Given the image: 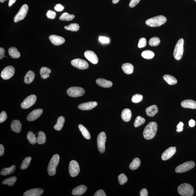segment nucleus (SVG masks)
I'll list each match as a JSON object with an SVG mask.
<instances>
[{"label":"nucleus","mask_w":196,"mask_h":196,"mask_svg":"<svg viewBox=\"0 0 196 196\" xmlns=\"http://www.w3.org/2000/svg\"><path fill=\"white\" fill-rule=\"evenodd\" d=\"M158 109L156 105H153L147 108L146 109L147 116L149 117H153L158 113Z\"/></svg>","instance_id":"obj_24"},{"label":"nucleus","mask_w":196,"mask_h":196,"mask_svg":"<svg viewBox=\"0 0 196 196\" xmlns=\"http://www.w3.org/2000/svg\"><path fill=\"white\" fill-rule=\"evenodd\" d=\"M181 106L183 107L190 109H196V101L191 100H185L182 102Z\"/></svg>","instance_id":"obj_22"},{"label":"nucleus","mask_w":196,"mask_h":196,"mask_svg":"<svg viewBox=\"0 0 196 196\" xmlns=\"http://www.w3.org/2000/svg\"><path fill=\"white\" fill-rule=\"evenodd\" d=\"M15 72V70L14 67L12 66H9L5 67L1 72V77L4 80L10 79L14 76Z\"/></svg>","instance_id":"obj_12"},{"label":"nucleus","mask_w":196,"mask_h":196,"mask_svg":"<svg viewBox=\"0 0 196 196\" xmlns=\"http://www.w3.org/2000/svg\"><path fill=\"white\" fill-rule=\"evenodd\" d=\"M142 57L147 59H150L153 58L154 56V53L150 50H146L142 52L141 54Z\"/></svg>","instance_id":"obj_39"},{"label":"nucleus","mask_w":196,"mask_h":196,"mask_svg":"<svg viewBox=\"0 0 196 196\" xmlns=\"http://www.w3.org/2000/svg\"><path fill=\"white\" fill-rule=\"evenodd\" d=\"M6 1H7V0H0V1H1V3H4Z\"/></svg>","instance_id":"obj_60"},{"label":"nucleus","mask_w":196,"mask_h":196,"mask_svg":"<svg viewBox=\"0 0 196 196\" xmlns=\"http://www.w3.org/2000/svg\"><path fill=\"white\" fill-rule=\"evenodd\" d=\"M78 128H79L80 131L85 139H90V135L88 130L85 127L81 124H80L78 125Z\"/></svg>","instance_id":"obj_33"},{"label":"nucleus","mask_w":196,"mask_h":196,"mask_svg":"<svg viewBox=\"0 0 196 196\" xmlns=\"http://www.w3.org/2000/svg\"><path fill=\"white\" fill-rule=\"evenodd\" d=\"M64 29L67 30L71 31H78L80 29L79 25L77 23H71L68 26L64 27Z\"/></svg>","instance_id":"obj_40"},{"label":"nucleus","mask_w":196,"mask_h":196,"mask_svg":"<svg viewBox=\"0 0 196 196\" xmlns=\"http://www.w3.org/2000/svg\"><path fill=\"white\" fill-rule=\"evenodd\" d=\"M4 54H5V50L4 48H0V59H1L4 57Z\"/></svg>","instance_id":"obj_55"},{"label":"nucleus","mask_w":196,"mask_h":196,"mask_svg":"<svg viewBox=\"0 0 196 196\" xmlns=\"http://www.w3.org/2000/svg\"><path fill=\"white\" fill-rule=\"evenodd\" d=\"M131 110L129 109H125L122 111L121 118L124 121L126 122L129 121L131 120Z\"/></svg>","instance_id":"obj_25"},{"label":"nucleus","mask_w":196,"mask_h":196,"mask_svg":"<svg viewBox=\"0 0 196 196\" xmlns=\"http://www.w3.org/2000/svg\"><path fill=\"white\" fill-rule=\"evenodd\" d=\"M118 180L120 185H124L128 181L127 177L126 176L125 174H121L118 175Z\"/></svg>","instance_id":"obj_44"},{"label":"nucleus","mask_w":196,"mask_h":196,"mask_svg":"<svg viewBox=\"0 0 196 196\" xmlns=\"http://www.w3.org/2000/svg\"><path fill=\"white\" fill-rule=\"evenodd\" d=\"M37 97L35 95H29L25 98L21 104V107L23 109H27L33 106L37 101Z\"/></svg>","instance_id":"obj_10"},{"label":"nucleus","mask_w":196,"mask_h":196,"mask_svg":"<svg viewBox=\"0 0 196 196\" xmlns=\"http://www.w3.org/2000/svg\"><path fill=\"white\" fill-rule=\"evenodd\" d=\"M64 6L60 4H56L54 7L55 10L58 12L62 11L64 10Z\"/></svg>","instance_id":"obj_50"},{"label":"nucleus","mask_w":196,"mask_h":196,"mask_svg":"<svg viewBox=\"0 0 196 196\" xmlns=\"http://www.w3.org/2000/svg\"><path fill=\"white\" fill-rule=\"evenodd\" d=\"M195 121L194 120L191 119L189 122V125L191 127H193L195 125Z\"/></svg>","instance_id":"obj_57"},{"label":"nucleus","mask_w":196,"mask_h":196,"mask_svg":"<svg viewBox=\"0 0 196 196\" xmlns=\"http://www.w3.org/2000/svg\"><path fill=\"white\" fill-rule=\"evenodd\" d=\"M120 0H113L112 2L113 4H116L119 2Z\"/></svg>","instance_id":"obj_59"},{"label":"nucleus","mask_w":196,"mask_h":196,"mask_svg":"<svg viewBox=\"0 0 196 196\" xmlns=\"http://www.w3.org/2000/svg\"><path fill=\"white\" fill-rule=\"evenodd\" d=\"M141 0H131L129 3V7L133 8L135 7L139 4Z\"/></svg>","instance_id":"obj_51"},{"label":"nucleus","mask_w":196,"mask_h":196,"mask_svg":"<svg viewBox=\"0 0 196 196\" xmlns=\"http://www.w3.org/2000/svg\"><path fill=\"white\" fill-rule=\"evenodd\" d=\"M46 141V135L44 132L42 131H39L38 136L37 138V143L38 144H44Z\"/></svg>","instance_id":"obj_34"},{"label":"nucleus","mask_w":196,"mask_h":196,"mask_svg":"<svg viewBox=\"0 0 196 196\" xmlns=\"http://www.w3.org/2000/svg\"><path fill=\"white\" fill-rule=\"evenodd\" d=\"M194 1H195L196 2V0H194Z\"/></svg>","instance_id":"obj_61"},{"label":"nucleus","mask_w":196,"mask_h":196,"mask_svg":"<svg viewBox=\"0 0 196 196\" xmlns=\"http://www.w3.org/2000/svg\"><path fill=\"white\" fill-rule=\"evenodd\" d=\"M99 40L103 44L109 43L110 42L109 38L105 37H99Z\"/></svg>","instance_id":"obj_49"},{"label":"nucleus","mask_w":196,"mask_h":196,"mask_svg":"<svg viewBox=\"0 0 196 196\" xmlns=\"http://www.w3.org/2000/svg\"><path fill=\"white\" fill-rule=\"evenodd\" d=\"M176 151V147H169L162 153L161 158L163 161H167L173 156Z\"/></svg>","instance_id":"obj_14"},{"label":"nucleus","mask_w":196,"mask_h":196,"mask_svg":"<svg viewBox=\"0 0 196 196\" xmlns=\"http://www.w3.org/2000/svg\"><path fill=\"white\" fill-rule=\"evenodd\" d=\"M160 43V40L158 37H152L149 41V45L151 46H158Z\"/></svg>","instance_id":"obj_43"},{"label":"nucleus","mask_w":196,"mask_h":196,"mask_svg":"<svg viewBox=\"0 0 196 196\" xmlns=\"http://www.w3.org/2000/svg\"><path fill=\"white\" fill-rule=\"evenodd\" d=\"M11 129L14 132L19 133L22 130V124L19 121L13 120L11 124Z\"/></svg>","instance_id":"obj_23"},{"label":"nucleus","mask_w":196,"mask_h":196,"mask_svg":"<svg viewBox=\"0 0 196 196\" xmlns=\"http://www.w3.org/2000/svg\"><path fill=\"white\" fill-rule=\"evenodd\" d=\"M122 70L126 74L129 75L132 73L134 70V67L132 64L126 63L123 64L122 66Z\"/></svg>","instance_id":"obj_27"},{"label":"nucleus","mask_w":196,"mask_h":196,"mask_svg":"<svg viewBox=\"0 0 196 196\" xmlns=\"http://www.w3.org/2000/svg\"><path fill=\"white\" fill-rule=\"evenodd\" d=\"M4 148L2 144L0 145V156H2L4 154Z\"/></svg>","instance_id":"obj_56"},{"label":"nucleus","mask_w":196,"mask_h":196,"mask_svg":"<svg viewBox=\"0 0 196 196\" xmlns=\"http://www.w3.org/2000/svg\"><path fill=\"white\" fill-rule=\"evenodd\" d=\"M178 191L180 195L183 196H192L193 195V188L188 183H183L178 187Z\"/></svg>","instance_id":"obj_3"},{"label":"nucleus","mask_w":196,"mask_h":196,"mask_svg":"<svg viewBox=\"0 0 196 196\" xmlns=\"http://www.w3.org/2000/svg\"><path fill=\"white\" fill-rule=\"evenodd\" d=\"M183 45H184V40L183 38H181L178 40L175 45L173 55L175 59L177 60H180L183 56L184 51Z\"/></svg>","instance_id":"obj_5"},{"label":"nucleus","mask_w":196,"mask_h":196,"mask_svg":"<svg viewBox=\"0 0 196 196\" xmlns=\"http://www.w3.org/2000/svg\"><path fill=\"white\" fill-rule=\"evenodd\" d=\"M146 40L145 38L142 37L141 38L139 41V44H138V47L139 48H142L144 47L146 45Z\"/></svg>","instance_id":"obj_46"},{"label":"nucleus","mask_w":196,"mask_h":196,"mask_svg":"<svg viewBox=\"0 0 196 196\" xmlns=\"http://www.w3.org/2000/svg\"><path fill=\"white\" fill-rule=\"evenodd\" d=\"M35 76V73L33 71L29 70L24 77V81L25 83L30 84L34 80Z\"/></svg>","instance_id":"obj_26"},{"label":"nucleus","mask_w":196,"mask_h":196,"mask_svg":"<svg viewBox=\"0 0 196 196\" xmlns=\"http://www.w3.org/2000/svg\"><path fill=\"white\" fill-rule=\"evenodd\" d=\"M148 195V191H147L146 189H143L141 190L140 192V196H147Z\"/></svg>","instance_id":"obj_54"},{"label":"nucleus","mask_w":196,"mask_h":196,"mask_svg":"<svg viewBox=\"0 0 196 196\" xmlns=\"http://www.w3.org/2000/svg\"><path fill=\"white\" fill-rule=\"evenodd\" d=\"M65 122V118L63 116L60 117L58 118L57 123L54 126V128L57 131H60L64 126Z\"/></svg>","instance_id":"obj_30"},{"label":"nucleus","mask_w":196,"mask_h":196,"mask_svg":"<svg viewBox=\"0 0 196 196\" xmlns=\"http://www.w3.org/2000/svg\"><path fill=\"white\" fill-rule=\"evenodd\" d=\"M31 159H32V158L30 157L25 158L22 163L21 166H20V168L22 170H24V169H27L29 167Z\"/></svg>","instance_id":"obj_41"},{"label":"nucleus","mask_w":196,"mask_h":196,"mask_svg":"<svg viewBox=\"0 0 196 196\" xmlns=\"http://www.w3.org/2000/svg\"><path fill=\"white\" fill-rule=\"evenodd\" d=\"M49 38L51 43L55 45H60L65 42V39L63 37L55 34L50 35Z\"/></svg>","instance_id":"obj_18"},{"label":"nucleus","mask_w":196,"mask_h":196,"mask_svg":"<svg viewBox=\"0 0 196 196\" xmlns=\"http://www.w3.org/2000/svg\"><path fill=\"white\" fill-rule=\"evenodd\" d=\"M29 10V7L27 4H24L20 8V10L14 18V21L15 22L22 20L26 17L27 15Z\"/></svg>","instance_id":"obj_9"},{"label":"nucleus","mask_w":196,"mask_h":196,"mask_svg":"<svg viewBox=\"0 0 196 196\" xmlns=\"http://www.w3.org/2000/svg\"><path fill=\"white\" fill-rule=\"evenodd\" d=\"M69 172L70 176L76 177L80 172L79 164L76 161L73 160L70 161L69 167Z\"/></svg>","instance_id":"obj_11"},{"label":"nucleus","mask_w":196,"mask_h":196,"mask_svg":"<svg viewBox=\"0 0 196 196\" xmlns=\"http://www.w3.org/2000/svg\"><path fill=\"white\" fill-rule=\"evenodd\" d=\"M43 112V110L42 109L34 110L28 115L27 119L29 121H33L38 118L41 116Z\"/></svg>","instance_id":"obj_15"},{"label":"nucleus","mask_w":196,"mask_h":196,"mask_svg":"<svg viewBox=\"0 0 196 196\" xmlns=\"http://www.w3.org/2000/svg\"><path fill=\"white\" fill-rule=\"evenodd\" d=\"M87 190V187L83 185H81L73 190L72 194L74 195H83Z\"/></svg>","instance_id":"obj_20"},{"label":"nucleus","mask_w":196,"mask_h":196,"mask_svg":"<svg viewBox=\"0 0 196 196\" xmlns=\"http://www.w3.org/2000/svg\"><path fill=\"white\" fill-rule=\"evenodd\" d=\"M94 196H106V194L105 193L104 191L103 190H100L97 191L94 195Z\"/></svg>","instance_id":"obj_52"},{"label":"nucleus","mask_w":196,"mask_h":196,"mask_svg":"<svg viewBox=\"0 0 196 196\" xmlns=\"http://www.w3.org/2000/svg\"><path fill=\"white\" fill-rule=\"evenodd\" d=\"M17 0H9V6L11 7L16 2Z\"/></svg>","instance_id":"obj_58"},{"label":"nucleus","mask_w":196,"mask_h":196,"mask_svg":"<svg viewBox=\"0 0 196 196\" xmlns=\"http://www.w3.org/2000/svg\"><path fill=\"white\" fill-rule=\"evenodd\" d=\"M84 56L92 64H95L98 63V59L97 55L93 51H87L84 53Z\"/></svg>","instance_id":"obj_16"},{"label":"nucleus","mask_w":196,"mask_h":196,"mask_svg":"<svg viewBox=\"0 0 196 196\" xmlns=\"http://www.w3.org/2000/svg\"><path fill=\"white\" fill-rule=\"evenodd\" d=\"M106 140V133L103 131L100 133L98 135L97 139V143L99 151L101 153H104L106 150L105 143Z\"/></svg>","instance_id":"obj_7"},{"label":"nucleus","mask_w":196,"mask_h":196,"mask_svg":"<svg viewBox=\"0 0 196 196\" xmlns=\"http://www.w3.org/2000/svg\"><path fill=\"white\" fill-rule=\"evenodd\" d=\"M51 72V69L45 67H42L40 70V74L41 78L43 79H47L49 77L50 74Z\"/></svg>","instance_id":"obj_28"},{"label":"nucleus","mask_w":196,"mask_h":196,"mask_svg":"<svg viewBox=\"0 0 196 196\" xmlns=\"http://www.w3.org/2000/svg\"><path fill=\"white\" fill-rule=\"evenodd\" d=\"M85 92L84 89L80 87H72L67 90V93L69 96L76 98L82 96Z\"/></svg>","instance_id":"obj_8"},{"label":"nucleus","mask_w":196,"mask_h":196,"mask_svg":"<svg viewBox=\"0 0 196 196\" xmlns=\"http://www.w3.org/2000/svg\"><path fill=\"white\" fill-rule=\"evenodd\" d=\"M44 190L41 189H34L26 191L23 195L24 196H40L43 193Z\"/></svg>","instance_id":"obj_19"},{"label":"nucleus","mask_w":196,"mask_h":196,"mask_svg":"<svg viewBox=\"0 0 196 196\" xmlns=\"http://www.w3.org/2000/svg\"><path fill=\"white\" fill-rule=\"evenodd\" d=\"M164 80L170 85H173L177 84V80L173 76L169 75H165L163 76Z\"/></svg>","instance_id":"obj_31"},{"label":"nucleus","mask_w":196,"mask_h":196,"mask_svg":"<svg viewBox=\"0 0 196 196\" xmlns=\"http://www.w3.org/2000/svg\"><path fill=\"white\" fill-rule=\"evenodd\" d=\"M71 63L73 66L80 70H85L89 67L88 63L86 61L81 59H73L72 60Z\"/></svg>","instance_id":"obj_13"},{"label":"nucleus","mask_w":196,"mask_h":196,"mask_svg":"<svg viewBox=\"0 0 196 196\" xmlns=\"http://www.w3.org/2000/svg\"><path fill=\"white\" fill-rule=\"evenodd\" d=\"M60 160V156L55 154L52 158L48 167V172L50 176H53L56 173V169Z\"/></svg>","instance_id":"obj_4"},{"label":"nucleus","mask_w":196,"mask_h":196,"mask_svg":"<svg viewBox=\"0 0 196 196\" xmlns=\"http://www.w3.org/2000/svg\"><path fill=\"white\" fill-rule=\"evenodd\" d=\"M145 119L140 116H138L135 119L134 123L135 127L137 128L138 127L141 126L145 123Z\"/></svg>","instance_id":"obj_42"},{"label":"nucleus","mask_w":196,"mask_h":196,"mask_svg":"<svg viewBox=\"0 0 196 196\" xmlns=\"http://www.w3.org/2000/svg\"><path fill=\"white\" fill-rule=\"evenodd\" d=\"M46 16L47 17L50 19H54L56 17V13L54 11L48 10L47 12Z\"/></svg>","instance_id":"obj_47"},{"label":"nucleus","mask_w":196,"mask_h":196,"mask_svg":"<svg viewBox=\"0 0 196 196\" xmlns=\"http://www.w3.org/2000/svg\"><path fill=\"white\" fill-rule=\"evenodd\" d=\"M97 105L98 103L95 101H90L81 103L78 106V109L83 111L90 110L93 109Z\"/></svg>","instance_id":"obj_17"},{"label":"nucleus","mask_w":196,"mask_h":196,"mask_svg":"<svg viewBox=\"0 0 196 196\" xmlns=\"http://www.w3.org/2000/svg\"><path fill=\"white\" fill-rule=\"evenodd\" d=\"M195 165L194 161H188L178 166L175 169V172L179 173L186 172L193 168Z\"/></svg>","instance_id":"obj_6"},{"label":"nucleus","mask_w":196,"mask_h":196,"mask_svg":"<svg viewBox=\"0 0 196 196\" xmlns=\"http://www.w3.org/2000/svg\"><path fill=\"white\" fill-rule=\"evenodd\" d=\"M142 99L143 96L142 95L137 94L133 95L132 99H131V101L133 103H137L141 101Z\"/></svg>","instance_id":"obj_45"},{"label":"nucleus","mask_w":196,"mask_h":196,"mask_svg":"<svg viewBox=\"0 0 196 196\" xmlns=\"http://www.w3.org/2000/svg\"><path fill=\"white\" fill-rule=\"evenodd\" d=\"M141 164V161L140 159L138 158H135L133 160L129 165L130 169L131 170H135L137 169L139 167Z\"/></svg>","instance_id":"obj_35"},{"label":"nucleus","mask_w":196,"mask_h":196,"mask_svg":"<svg viewBox=\"0 0 196 196\" xmlns=\"http://www.w3.org/2000/svg\"><path fill=\"white\" fill-rule=\"evenodd\" d=\"M96 83L100 87L105 88H109L113 85V83L111 81L103 79V78H99L97 79Z\"/></svg>","instance_id":"obj_21"},{"label":"nucleus","mask_w":196,"mask_h":196,"mask_svg":"<svg viewBox=\"0 0 196 196\" xmlns=\"http://www.w3.org/2000/svg\"><path fill=\"white\" fill-rule=\"evenodd\" d=\"M16 169L15 165H13L10 167L5 168L2 169L1 171V175H5L10 174L13 173L15 171Z\"/></svg>","instance_id":"obj_32"},{"label":"nucleus","mask_w":196,"mask_h":196,"mask_svg":"<svg viewBox=\"0 0 196 196\" xmlns=\"http://www.w3.org/2000/svg\"><path fill=\"white\" fill-rule=\"evenodd\" d=\"M157 128L158 125L156 122H150L144 130L143 136L144 138L147 140L153 139L156 136Z\"/></svg>","instance_id":"obj_1"},{"label":"nucleus","mask_w":196,"mask_h":196,"mask_svg":"<svg viewBox=\"0 0 196 196\" xmlns=\"http://www.w3.org/2000/svg\"><path fill=\"white\" fill-rule=\"evenodd\" d=\"M9 54L14 59H18L20 56V53L15 47H12L9 49Z\"/></svg>","instance_id":"obj_29"},{"label":"nucleus","mask_w":196,"mask_h":196,"mask_svg":"<svg viewBox=\"0 0 196 196\" xmlns=\"http://www.w3.org/2000/svg\"><path fill=\"white\" fill-rule=\"evenodd\" d=\"M17 180V177H12L10 178H8L4 179L2 182L3 185H7L10 186H13L15 183L16 182Z\"/></svg>","instance_id":"obj_36"},{"label":"nucleus","mask_w":196,"mask_h":196,"mask_svg":"<svg viewBox=\"0 0 196 196\" xmlns=\"http://www.w3.org/2000/svg\"><path fill=\"white\" fill-rule=\"evenodd\" d=\"M75 18V16L70 15L67 12H64L60 17L59 19L62 21H70Z\"/></svg>","instance_id":"obj_37"},{"label":"nucleus","mask_w":196,"mask_h":196,"mask_svg":"<svg viewBox=\"0 0 196 196\" xmlns=\"http://www.w3.org/2000/svg\"><path fill=\"white\" fill-rule=\"evenodd\" d=\"M7 116L5 111H3L0 114V123H2L7 119Z\"/></svg>","instance_id":"obj_48"},{"label":"nucleus","mask_w":196,"mask_h":196,"mask_svg":"<svg viewBox=\"0 0 196 196\" xmlns=\"http://www.w3.org/2000/svg\"><path fill=\"white\" fill-rule=\"evenodd\" d=\"M184 125L183 123L182 122H180L179 123L177 126V132H181L183 130V126Z\"/></svg>","instance_id":"obj_53"},{"label":"nucleus","mask_w":196,"mask_h":196,"mask_svg":"<svg viewBox=\"0 0 196 196\" xmlns=\"http://www.w3.org/2000/svg\"><path fill=\"white\" fill-rule=\"evenodd\" d=\"M27 139L28 140L31 144L34 145L37 142V137L31 131H29L27 134Z\"/></svg>","instance_id":"obj_38"},{"label":"nucleus","mask_w":196,"mask_h":196,"mask_svg":"<svg viewBox=\"0 0 196 196\" xmlns=\"http://www.w3.org/2000/svg\"><path fill=\"white\" fill-rule=\"evenodd\" d=\"M167 21V19L164 16L158 15L147 20L145 23L149 26L156 27L164 24Z\"/></svg>","instance_id":"obj_2"}]
</instances>
